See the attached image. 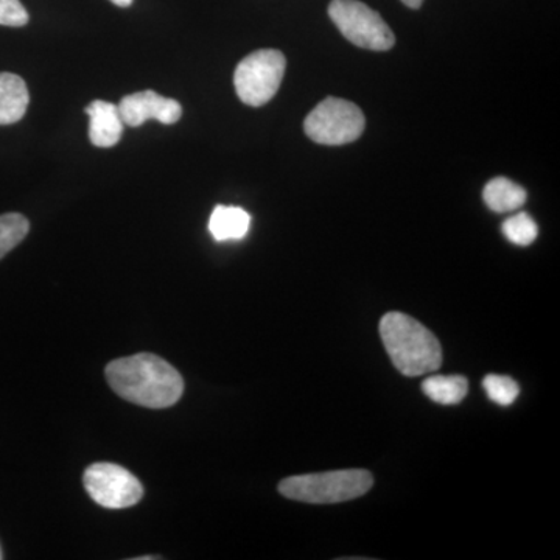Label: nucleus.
Returning <instances> with one entry per match:
<instances>
[{
    "label": "nucleus",
    "mask_w": 560,
    "mask_h": 560,
    "mask_svg": "<svg viewBox=\"0 0 560 560\" xmlns=\"http://www.w3.org/2000/svg\"><path fill=\"white\" fill-rule=\"evenodd\" d=\"M105 375L121 399L153 410L173 407L184 393L179 372L153 353H136L110 361Z\"/></svg>",
    "instance_id": "nucleus-1"
},
{
    "label": "nucleus",
    "mask_w": 560,
    "mask_h": 560,
    "mask_svg": "<svg viewBox=\"0 0 560 560\" xmlns=\"http://www.w3.org/2000/svg\"><path fill=\"white\" fill-rule=\"evenodd\" d=\"M381 337L394 366L407 377H420L440 370V340L411 316L386 313L381 320Z\"/></svg>",
    "instance_id": "nucleus-2"
},
{
    "label": "nucleus",
    "mask_w": 560,
    "mask_h": 560,
    "mask_svg": "<svg viewBox=\"0 0 560 560\" xmlns=\"http://www.w3.org/2000/svg\"><path fill=\"white\" fill-rule=\"evenodd\" d=\"M374 486L368 470L350 469L298 475L280 481L279 492L287 499L311 504H335L360 499Z\"/></svg>",
    "instance_id": "nucleus-3"
},
{
    "label": "nucleus",
    "mask_w": 560,
    "mask_h": 560,
    "mask_svg": "<svg viewBox=\"0 0 560 560\" xmlns=\"http://www.w3.org/2000/svg\"><path fill=\"white\" fill-rule=\"evenodd\" d=\"M329 16L341 35L361 49H393L396 36L377 11L359 0H331Z\"/></svg>",
    "instance_id": "nucleus-4"
},
{
    "label": "nucleus",
    "mask_w": 560,
    "mask_h": 560,
    "mask_svg": "<svg viewBox=\"0 0 560 560\" xmlns=\"http://www.w3.org/2000/svg\"><path fill=\"white\" fill-rule=\"evenodd\" d=\"M287 60L282 51L264 49L253 51L238 62L234 86L238 98L248 106H264L278 94L285 75Z\"/></svg>",
    "instance_id": "nucleus-5"
},
{
    "label": "nucleus",
    "mask_w": 560,
    "mask_h": 560,
    "mask_svg": "<svg viewBox=\"0 0 560 560\" xmlns=\"http://www.w3.org/2000/svg\"><path fill=\"white\" fill-rule=\"evenodd\" d=\"M366 127L363 110L342 98L318 103L304 121L305 135L319 145H346L355 142Z\"/></svg>",
    "instance_id": "nucleus-6"
},
{
    "label": "nucleus",
    "mask_w": 560,
    "mask_h": 560,
    "mask_svg": "<svg viewBox=\"0 0 560 560\" xmlns=\"http://www.w3.org/2000/svg\"><path fill=\"white\" fill-rule=\"evenodd\" d=\"M83 485L88 495L108 510L135 506L143 497V488L138 478L117 464H92L84 470Z\"/></svg>",
    "instance_id": "nucleus-7"
},
{
    "label": "nucleus",
    "mask_w": 560,
    "mask_h": 560,
    "mask_svg": "<svg viewBox=\"0 0 560 560\" xmlns=\"http://www.w3.org/2000/svg\"><path fill=\"white\" fill-rule=\"evenodd\" d=\"M119 113L124 125L138 128L147 120H158L164 125H173L183 116L179 102L162 97L154 91L136 92L127 95L119 103Z\"/></svg>",
    "instance_id": "nucleus-8"
},
{
    "label": "nucleus",
    "mask_w": 560,
    "mask_h": 560,
    "mask_svg": "<svg viewBox=\"0 0 560 560\" xmlns=\"http://www.w3.org/2000/svg\"><path fill=\"white\" fill-rule=\"evenodd\" d=\"M90 116V139L92 145L110 149L117 145L124 132L119 106L114 103L95 101L86 106Z\"/></svg>",
    "instance_id": "nucleus-9"
},
{
    "label": "nucleus",
    "mask_w": 560,
    "mask_h": 560,
    "mask_svg": "<svg viewBox=\"0 0 560 560\" xmlns=\"http://www.w3.org/2000/svg\"><path fill=\"white\" fill-rule=\"evenodd\" d=\"M31 103L27 84L20 75L0 72V125H13L25 116Z\"/></svg>",
    "instance_id": "nucleus-10"
},
{
    "label": "nucleus",
    "mask_w": 560,
    "mask_h": 560,
    "mask_svg": "<svg viewBox=\"0 0 560 560\" xmlns=\"http://www.w3.org/2000/svg\"><path fill=\"white\" fill-rule=\"evenodd\" d=\"M249 226V213L235 206H217L209 220L210 234L217 242L242 241Z\"/></svg>",
    "instance_id": "nucleus-11"
},
{
    "label": "nucleus",
    "mask_w": 560,
    "mask_h": 560,
    "mask_svg": "<svg viewBox=\"0 0 560 560\" xmlns=\"http://www.w3.org/2000/svg\"><path fill=\"white\" fill-rule=\"evenodd\" d=\"M486 205L497 213L514 212L521 209L526 202V190L518 184L508 178H495L489 180L482 191Z\"/></svg>",
    "instance_id": "nucleus-12"
},
{
    "label": "nucleus",
    "mask_w": 560,
    "mask_h": 560,
    "mask_svg": "<svg viewBox=\"0 0 560 560\" xmlns=\"http://www.w3.org/2000/svg\"><path fill=\"white\" fill-rule=\"evenodd\" d=\"M422 390L436 404L458 405L469 393V382L460 375H433L422 383Z\"/></svg>",
    "instance_id": "nucleus-13"
},
{
    "label": "nucleus",
    "mask_w": 560,
    "mask_h": 560,
    "mask_svg": "<svg viewBox=\"0 0 560 560\" xmlns=\"http://www.w3.org/2000/svg\"><path fill=\"white\" fill-rule=\"evenodd\" d=\"M31 231V223L21 213L0 215V259L7 256Z\"/></svg>",
    "instance_id": "nucleus-14"
},
{
    "label": "nucleus",
    "mask_w": 560,
    "mask_h": 560,
    "mask_svg": "<svg viewBox=\"0 0 560 560\" xmlns=\"http://www.w3.org/2000/svg\"><path fill=\"white\" fill-rule=\"evenodd\" d=\"M503 234L514 245L528 246L539 235V228L528 213L522 212L504 221Z\"/></svg>",
    "instance_id": "nucleus-15"
},
{
    "label": "nucleus",
    "mask_w": 560,
    "mask_h": 560,
    "mask_svg": "<svg viewBox=\"0 0 560 560\" xmlns=\"http://www.w3.org/2000/svg\"><path fill=\"white\" fill-rule=\"evenodd\" d=\"M482 388H485L489 399L495 401L500 407H510L521 394L517 383L512 381L511 377H504V375H488L482 381Z\"/></svg>",
    "instance_id": "nucleus-16"
},
{
    "label": "nucleus",
    "mask_w": 560,
    "mask_h": 560,
    "mask_svg": "<svg viewBox=\"0 0 560 560\" xmlns=\"http://www.w3.org/2000/svg\"><path fill=\"white\" fill-rule=\"evenodd\" d=\"M27 10L21 0H0V25L5 27H24L28 24Z\"/></svg>",
    "instance_id": "nucleus-17"
},
{
    "label": "nucleus",
    "mask_w": 560,
    "mask_h": 560,
    "mask_svg": "<svg viewBox=\"0 0 560 560\" xmlns=\"http://www.w3.org/2000/svg\"><path fill=\"white\" fill-rule=\"evenodd\" d=\"M405 5L410 7V9L418 10L422 7L423 0H401Z\"/></svg>",
    "instance_id": "nucleus-18"
},
{
    "label": "nucleus",
    "mask_w": 560,
    "mask_h": 560,
    "mask_svg": "<svg viewBox=\"0 0 560 560\" xmlns=\"http://www.w3.org/2000/svg\"><path fill=\"white\" fill-rule=\"evenodd\" d=\"M110 2L114 3V5H117V7H130L131 3H132V0H110Z\"/></svg>",
    "instance_id": "nucleus-19"
},
{
    "label": "nucleus",
    "mask_w": 560,
    "mask_h": 560,
    "mask_svg": "<svg viewBox=\"0 0 560 560\" xmlns=\"http://www.w3.org/2000/svg\"><path fill=\"white\" fill-rule=\"evenodd\" d=\"M154 559H161V558H154V556H147V558H138L136 560H154Z\"/></svg>",
    "instance_id": "nucleus-20"
},
{
    "label": "nucleus",
    "mask_w": 560,
    "mask_h": 560,
    "mask_svg": "<svg viewBox=\"0 0 560 560\" xmlns=\"http://www.w3.org/2000/svg\"><path fill=\"white\" fill-rule=\"evenodd\" d=\"M3 559V555H2V548H0V560Z\"/></svg>",
    "instance_id": "nucleus-21"
}]
</instances>
